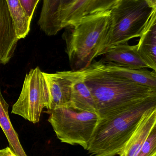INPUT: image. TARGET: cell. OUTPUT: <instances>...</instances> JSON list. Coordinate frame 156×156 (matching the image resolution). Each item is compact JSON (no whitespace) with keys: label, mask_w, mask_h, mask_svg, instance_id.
Segmentation results:
<instances>
[{"label":"cell","mask_w":156,"mask_h":156,"mask_svg":"<svg viewBox=\"0 0 156 156\" xmlns=\"http://www.w3.org/2000/svg\"><path fill=\"white\" fill-rule=\"evenodd\" d=\"M155 126L156 106L151 108L144 114L120 155L136 156Z\"/></svg>","instance_id":"cell-11"},{"label":"cell","mask_w":156,"mask_h":156,"mask_svg":"<svg viewBox=\"0 0 156 156\" xmlns=\"http://www.w3.org/2000/svg\"><path fill=\"white\" fill-rule=\"evenodd\" d=\"M110 16L109 30L98 56L115 45L140 38L156 18V1L117 0Z\"/></svg>","instance_id":"cell-3"},{"label":"cell","mask_w":156,"mask_h":156,"mask_svg":"<svg viewBox=\"0 0 156 156\" xmlns=\"http://www.w3.org/2000/svg\"><path fill=\"white\" fill-rule=\"evenodd\" d=\"M14 30L19 40L24 39L30 30L31 22L24 13L19 0H7Z\"/></svg>","instance_id":"cell-16"},{"label":"cell","mask_w":156,"mask_h":156,"mask_svg":"<svg viewBox=\"0 0 156 156\" xmlns=\"http://www.w3.org/2000/svg\"><path fill=\"white\" fill-rule=\"evenodd\" d=\"M119 156H124V155L123 154H121V155H119Z\"/></svg>","instance_id":"cell-20"},{"label":"cell","mask_w":156,"mask_h":156,"mask_svg":"<svg viewBox=\"0 0 156 156\" xmlns=\"http://www.w3.org/2000/svg\"><path fill=\"white\" fill-rule=\"evenodd\" d=\"M48 121L63 143L88 148L99 117L96 113L79 111L72 107L47 110Z\"/></svg>","instance_id":"cell-6"},{"label":"cell","mask_w":156,"mask_h":156,"mask_svg":"<svg viewBox=\"0 0 156 156\" xmlns=\"http://www.w3.org/2000/svg\"><path fill=\"white\" fill-rule=\"evenodd\" d=\"M0 156H17L12 151L9 147L0 150Z\"/></svg>","instance_id":"cell-19"},{"label":"cell","mask_w":156,"mask_h":156,"mask_svg":"<svg viewBox=\"0 0 156 156\" xmlns=\"http://www.w3.org/2000/svg\"><path fill=\"white\" fill-rule=\"evenodd\" d=\"M100 60L104 64L114 63L121 66L134 69L149 68L140 56L137 45L127 43L118 44L102 55Z\"/></svg>","instance_id":"cell-10"},{"label":"cell","mask_w":156,"mask_h":156,"mask_svg":"<svg viewBox=\"0 0 156 156\" xmlns=\"http://www.w3.org/2000/svg\"><path fill=\"white\" fill-rule=\"evenodd\" d=\"M117 0H44L38 20L47 36L111 11Z\"/></svg>","instance_id":"cell-5"},{"label":"cell","mask_w":156,"mask_h":156,"mask_svg":"<svg viewBox=\"0 0 156 156\" xmlns=\"http://www.w3.org/2000/svg\"><path fill=\"white\" fill-rule=\"evenodd\" d=\"M110 12L65 28L62 35L72 71L88 67L98 56L110 24Z\"/></svg>","instance_id":"cell-4"},{"label":"cell","mask_w":156,"mask_h":156,"mask_svg":"<svg viewBox=\"0 0 156 156\" xmlns=\"http://www.w3.org/2000/svg\"><path fill=\"white\" fill-rule=\"evenodd\" d=\"M49 94L47 110L71 107L72 87L75 72L62 71L54 73L43 72Z\"/></svg>","instance_id":"cell-8"},{"label":"cell","mask_w":156,"mask_h":156,"mask_svg":"<svg viewBox=\"0 0 156 156\" xmlns=\"http://www.w3.org/2000/svg\"><path fill=\"white\" fill-rule=\"evenodd\" d=\"M99 118L156 99V88L141 85L107 73L100 61L82 71Z\"/></svg>","instance_id":"cell-1"},{"label":"cell","mask_w":156,"mask_h":156,"mask_svg":"<svg viewBox=\"0 0 156 156\" xmlns=\"http://www.w3.org/2000/svg\"><path fill=\"white\" fill-rule=\"evenodd\" d=\"M19 41L7 0H0V65L7 64L14 56Z\"/></svg>","instance_id":"cell-9"},{"label":"cell","mask_w":156,"mask_h":156,"mask_svg":"<svg viewBox=\"0 0 156 156\" xmlns=\"http://www.w3.org/2000/svg\"><path fill=\"white\" fill-rule=\"evenodd\" d=\"M137 51L149 68L156 71V18L140 37Z\"/></svg>","instance_id":"cell-14"},{"label":"cell","mask_w":156,"mask_h":156,"mask_svg":"<svg viewBox=\"0 0 156 156\" xmlns=\"http://www.w3.org/2000/svg\"><path fill=\"white\" fill-rule=\"evenodd\" d=\"M20 4L30 21H31L39 0H19Z\"/></svg>","instance_id":"cell-18"},{"label":"cell","mask_w":156,"mask_h":156,"mask_svg":"<svg viewBox=\"0 0 156 156\" xmlns=\"http://www.w3.org/2000/svg\"><path fill=\"white\" fill-rule=\"evenodd\" d=\"M103 66L104 69L111 74L141 85L156 88V71L129 68L114 63H103Z\"/></svg>","instance_id":"cell-12"},{"label":"cell","mask_w":156,"mask_h":156,"mask_svg":"<svg viewBox=\"0 0 156 156\" xmlns=\"http://www.w3.org/2000/svg\"><path fill=\"white\" fill-rule=\"evenodd\" d=\"M71 107L79 111L97 114L94 98L85 83L82 71L75 72L72 87Z\"/></svg>","instance_id":"cell-13"},{"label":"cell","mask_w":156,"mask_h":156,"mask_svg":"<svg viewBox=\"0 0 156 156\" xmlns=\"http://www.w3.org/2000/svg\"><path fill=\"white\" fill-rule=\"evenodd\" d=\"M9 105L0 89V127L9 141V148L17 156H28L19 139L18 133L13 127L9 114Z\"/></svg>","instance_id":"cell-15"},{"label":"cell","mask_w":156,"mask_h":156,"mask_svg":"<svg viewBox=\"0 0 156 156\" xmlns=\"http://www.w3.org/2000/svg\"><path fill=\"white\" fill-rule=\"evenodd\" d=\"M136 156H156V126L152 129Z\"/></svg>","instance_id":"cell-17"},{"label":"cell","mask_w":156,"mask_h":156,"mask_svg":"<svg viewBox=\"0 0 156 156\" xmlns=\"http://www.w3.org/2000/svg\"><path fill=\"white\" fill-rule=\"evenodd\" d=\"M49 94L43 72L40 67L32 69L25 76L22 89L12 113L36 124L40 121L41 114L47 107Z\"/></svg>","instance_id":"cell-7"},{"label":"cell","mask_w":156,"mask_h":156,"mask_svg":"<svg viewBox=\"0 0 156 156\" xmlns=\"http://www.w3.org/2000/svg\"><path fill=\"white\" fill-rule=\"evenodd\" d=\"M156 106V99L115 115L99 118L87 150L94 156L119 155L144 114Z\"/></svg>","instance_id":"cell-2"}]
</instances>
